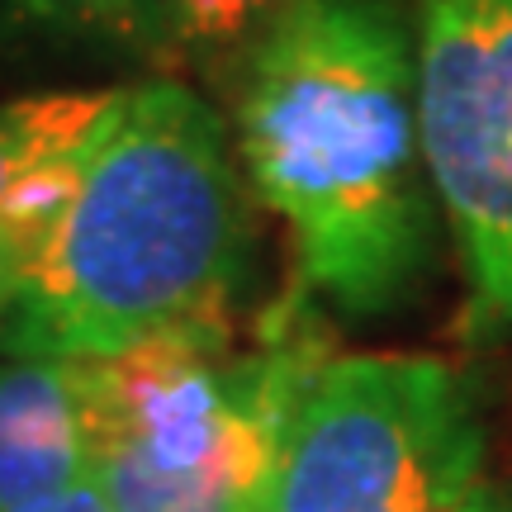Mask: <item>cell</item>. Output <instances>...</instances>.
I'll return each mask as SVG.
<instances>
[{"label":"cell","mask_w":512,"mask_h":512,"mask_svg":"<svg viewBox=\"0 0 512 512\" xmlns=\"http://www.w3.org/2000/svg\"><path fill=\"white\" fill-rule=\"evenodd\" d=\"M238 152L304 294L351 318L418 294L441 209L403 0H294L242 62Z\"/></svg>","instance_id":"1"},{"label":"cell","mask_w":512,"mask_h":512,"mask_svg":"<svg viewBox=\"0 0 512 512\" xmlns=\"http://www.w3.org/2000/svg\"><path fill=\"white\" fill-rule=\"evenodd\" d=\"M252 219L228 128L181 81L110 86L53 233L24 271L0 356L110 361L228 332Z\"/></svg>","instance_id":"2"},{"label":"cell","mask_w":512,"mask_h":512,"mask_svg":"<svg viewBox=\"0 0 512 512\" xmlns=\"http://www.w3.org/2000/svg\"><path fill=\"white\" fill-rule=\"evenodd\" d=\"M304 342L228 356V332L72 361L91 479L110 512H261L309 375Z\"/></svg>","instance_id":"3"},{"label":"cell","mask_w":512,"mask_h":512,"mask_svg":"<svg viewBox=\"0 0 512 512\" xmlns=\"http://www.w3.org/2000/svg\"><path fill=\"white\" fill-rule=\"evenodd\" d=\"M484 489V427L456 366L337 356L294 399L261 512H470Z\"/></svg>","instance_id":"4"},{"label":"cell","mask_w":512,"mask_h":512,"mask_svg":"<svg viewBox=\"0 0 512 512\" xmlns=\"http://www.w3.org/2000/svg\"><path fill=\"white\" fill-rule=\"evenodd\" d=\"M418 124L475 318L512 332V0H418Z\"/></svg>","instance_id":"5"},{"label":"cell","mask_w":512,"mask_h":512,"mask_svg":"<svg viewBox=\"0 0 512 512\" xmlns=\"http://www.w3.org/2000/svg\"><path fill=\"white\" fill-rule=\"evenodd\" d=\"M91 479L72 361L0 356V512Z\"/></svg>","instance_id":"6"},{"label":"cell","mask_w":512,"mask_h":512,"mask_svg":"<svg viewBox=\"0 0 512 512\" xmlns=\"http://www.w3.org/2000/svg\"><path fill=\"white\" fill-rule=\"evenodd\" d=\"M294 0H162L166 53L185 57H242L275 29Z\"/></svg>","instance_id":"7"},{"label":"cell","mask_w":512,"mask_h":512,"mask_svg":"<svg viewBox=\"0 0 512 512\" xmlns=\"http://www.w3.org/2000/svg\"><path fill=\"white\" fill-rule=\"evenodd\" d=\"M15 5L62 29H91V34L119 38L128 48L166 53L162 0H15Z\"/></svg>","instance_id":"8"},{"label":"cell","mask_w":512,"mask_h":512,"mask_svg":"<svg viewBox=\"0 0 512 512\" xmlns=\"http://www.w3.org/2000/svg\"><path fill=\"white\" fill-rule=\"evenodd\" d=\"M15 157H19V110L5 105L0 110V328H5L10 299L19 290V252H15V233H10V214H5V185H10V171H15Z\"/></svg>","instance_id":"9"},{"label":"cell","mask_w":512,"mask_h":512,"mask_svg":"<svg viewBox=\"0 0 512 512\" xmlns=\"http://www.w3.org/2000/svg\"><path fill=\"white\" fill-rule=\"evenodd\" d=\"M19 512H110V503H105V494L95 489V479H81V484H72L67 494H53V498L29 503V508H19Z\"/></svg>","instance_id":"10"},{"label":"cell","mask_w":512,"mask_h":512,"mask_svg":"<svg viewBox=\"0 0 512 512\" xmlns=\"http://www.w3.org/2000/svg\"><path fill=\"white\" fill-rule=\"evenodd\" d=\"M470 512H512V503H503V498L494 494V489H484V494L470 503Z\"/></svg>","instance_id":"11"}]
</instances>
